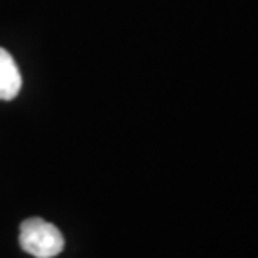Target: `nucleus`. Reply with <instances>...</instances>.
I'll return each mask as SVG.
<instances>
[{
	"label": "nucleus",
	"mask_w": 258,
	"mask_h": 258,
	"mask_svg": "<svg viewBox=\"0 0 258 258\" xmlns=\"http://www.w3.org/2000/svg\"><path fill=\"white\" fill-rule=\"evenodd\" d=\"M21 249L35 258H54L63 250L65 239L54 224L42 218H27L19 228Z\"/></svg>",
	"instance_id": "1"
},
{
	"label": "nucleus",
	"mask_w": 258,
	"mask_h": 258,
	"mask_svg": "<svg viewBox=\"0 0 258 258\" xmlns=\"http://www.w3.org/2000/svg\"><path fill=\"white\" fill-rule=\"evenodd\" d=\"M19 90H21V73L18 65L10 52L0 48V100L10 102L18 96Z\"/></svg>",
	"instance_id": "2"
}]
</instances>
